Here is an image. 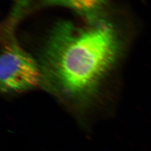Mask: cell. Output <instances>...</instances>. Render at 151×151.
Returning <instances> with one entry per match:
<instances>
[{
	"mask_svg": "<svg viewBox=\"0 0 151 151\" xmlns=\"http://www.w3.org/2000/svg\"><path fill=\"white\" fill-rule=\"evenodd\" d=\"M4 29L0 58L1 92H20L38 87L42 84L38 63L18 43L12 27Z\"/></svg>",
	"mask_w": 151,
	"mask_h": 151,
	"instance_id": "2",
	"label": "cell"
},
{
	"mask_svg": "<svg viewBox=\"0 0 151 151\" xmlns=\"http://www.w3.org/2000/svg\"><path fill=\"white\" fill-rule=\"evenodd\" d=\"M45 5L70 9L86 19L88 23L102 20L101 15L110 0H42Z\"/></svg>",
	"mask_w": 151,
	"mask_h": 151,
	"instance_id": "3",
	"label": "cell"
},
{
	"mask_svg": "<svg viewBox=\"0 0 151 151\" xmlns=\"http://www.w3.org/2000/svg\"><path fill=\"white\" fill-rule=\"evenodd\" d=\"M122 53L119 33L110 22L81 27L58 22L40 52L42 84L70 105L86 107L99 96Z\"/></svg>",
	"mask_w": 151,
	"mask_h": 151,
	"instance_id": "1",
	"label": "cell"
}]
</instances>
